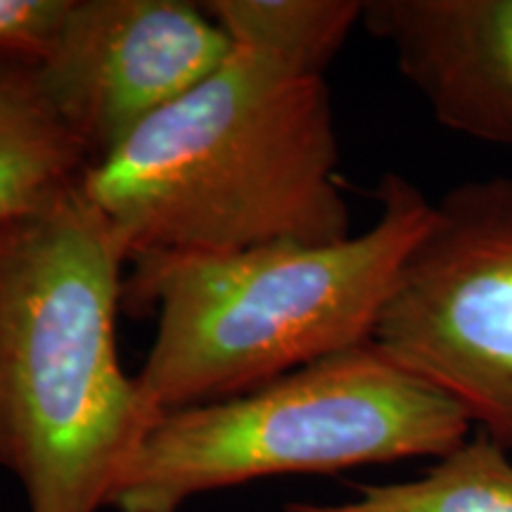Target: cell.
I'll return each instance as SVG.
<instances>
[{
	"instance_id": "cell-6",
	"label": "cell",
	"mask_w": 512,
	"mask_h": 512,
	"mask_svg": "<svg viewBox=\"0 0 512 512\" xmlns=\"http://www.w3.org/2000/svg\"><path fill=\"white\" fill-rule=\"evenodd\" d=\"M233 41L183 0H72L36 86L93 164L216 72Z\"/></svg>"
},
{
	"instance_id": "cell-4",
	"label": "cell",
	"mask_w": 512,
	"mask_h": 512,
	"mask_svg": "<svg viewBox=\"0 0 512 512\" xmlns=\"http://www.w3.org/2000/svg\"><path fill=\"white\" fill-rule=\"evenodd\" d=\"M470 432L456 401L366 342L254 392L164 413L128 458L107 508L181 512L192 498L254 479L439 460Z\"/></svg>"
},
{
	"instance_id": "cell-3",
	"label": "cell",
	"mask_w": 512,
	"mask_h": 512,
	"mask_svg": "<svg viewBox=\"0 0 512 512\" xmlns=\"http://www.w3.org/2000/svg\"><path fill=\"white\" fill-rule=\"evenodd\" d=\"M377 200L373 226L337 242L128 261L124 311L157 313L136 375L152 411L162 418L233 399L370 342L434 214V202L399 174L382 178Z\"/></svg>"
},
{
	"instance_id": "cell-10",
	"label": "cell",
	"mask_w": 512,
	"mask_h": 512,
	"mask_svg": "<svg viewBox=\"0 0 512 512\" xmlns=\"http://www.w3.org/2000/svg\"><path fill=\"white\" fill-rule=\"evenodd\" d=\"M202 10L233 48L254 50L294 72L325 76L358 22V0H211Z\"/></svg>"
},
{
	"instance_id": "cell-7",
	"label": "cell",
	"mask_w": 512,
	"mask_h": 512,
	"mask_svg": "<svg viewBox=\"0 0 512 512\" xmlns=\"http://www.w3.org/2000/svg\"><path fill=\"white\" fill-rule=\"evenodd\" d=\"M363 27L441 126L512 147V0H373Z\"/></svg>"
},
{
	"instance_id": "cell-2",
	"label": "cell",
	"mask_w": 512,
	"mask_h": 512,
	"mask_svg": "<svg viewBox=\"0 0 512 512\" xmlns=\"http://www.w3.org/2000/svg\"><path fill=\"white\" fill-rule=\"evenodd\" d=\"M81 181L0 226V467L29 512L107 508L159 420L119 361L128 254Z\"/></svg>"
},
{
	"instance_id": "cell-5",
	"label": "cell",
	"mask_w": 512,
	"mask_h": 512,
	"mask_svg": "<svg viewBox=\"0 0 512 512\" xmlns=\"http://www.w3.org/2000/svg\"><path fill=\"white\" fill-rule=\"evenodd\" d=\"M370 342L512 453V178L434 202Z\"/></svg>"
},
{
	"instance_id": "cell-8",
	"label": "cell",
	"mask_w": 512,
	"mask_h": 512,
	"mask_svg": "<svg viewBox=\"0 0 512 512\" xmlns=\"http://www.w3.org/2000/svg\"><path fill=\"white\" fill-rule=\"evenodd\" d=\"M88 166L86 150L43 100L34 69L0 64V226L72 188Z\"/></svg>"
},
{
	"instance_id": "cell-11",
	"label": "cell",
	"mask_w": 512,
	"mask_h": 512,
	"mask_svg": "<svg viewBox=\"0 0 512 512\" xmlns=\"http://www.w3.org/2000/svg\"><path fill=\"white\" fill-rule=\"evenodd\" d=\"M72 0H0V64L31 67L46 60Z\"/></svg>"
},
{
	"instance_id": "cell-1",
	"label": "cell",
	"mask_w": 512,
	"mask_h": 512,
	"mask_svg": "<svg viewBox=\"0 0 512 512\" xmlns=\"http://www.w3.org/2000/svg\"><path fill=\"white\" fill-rule=\"evenodd\" d=\"M325 76L254 50L226 62L88 166L83 190L128 261L349 238Z\"/></svg>"
},
{
	"instance_id": "cell-9",
	"label": "cell",
	"mask_w": 512,
	"mask_h": 512,
	"mask_svg": "<svg viewBox=\"0 0 512 512\" xmlns=\"http://www.w3.org/2000/svg\"><path fill=\"white\" fill-rule=\"evenodd\" d=\"M510 456L479 432L418 479L361 486L347 503H287L285 512H512Z\"/></svg>"
}]
</instances>
